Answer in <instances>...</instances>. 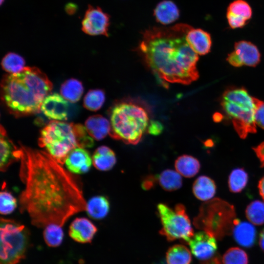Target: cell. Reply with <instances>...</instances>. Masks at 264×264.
<instances>
[{"mask_svg": "<svg viewBox=\"0 0 264 264\" xmlns=\"http://www.w3.org/2000/svg\"><path fill=\"white\" fill-rule=\"evenodd\" d=\"M165 264L164 263H163V262H161V263H160L159 264Z\"/></svg>", "mask_w": 264, "mask_h": 264, "instance_id": "47", "label": "cell"}, {"mask_svg": "<svg viewBox=\"0 0 264 264\" xmlns=\"http://www.w3.org/2000/svg\"><path fill=\"white\" fill-rule=\"evenodd\" d=\"M4 0H0V5H2Z\"/></svg>", "mask_w": 264, "mask_h": 264, "instance_id": "46", "label": "cell"}, {"mask_svg": "<svg viewBox=\"0 0 264 264\" xmlns=\"http://www.w3.org/2000/svg\"><path fill=\"white\" fill-rule=\"evenodd\" d=\"M188 244L199 262L210 259L217 253L216 239L204 231L194 234Z\"/></svg>", "mask_w": 264, "mask_h": 264, "instance_id": "12", "label": "cell"}, {"mask_svg": "<svg viewBox=\"0 0 264 264\" xmlns=\"http://www.w3.org/2000/svg\"><path fill=\"white\" fill-rule=\"evenodd\" d=\"M226 17L229 26L233 29L243 27L247 23V21L227 12Z\"/></svg>", "mask_w": 264, "mask_h": 264, "instance_id": "37", "label": "cell"}, {"mask_svg": "<svg viewBox=\"0 0 264 264\" xmlns=\"http://www.w3.org/2000/svg\"><path fill=\"white\" fill-rule=\"evenodd\" d=\"M245 213L246 218L253 224H264V202L259 200L251 202L247 206Z\"/></svg>", "mask_w": 264, "mask_h": 264, "instance_id": "29", "label": "cell"}, {"mask_svg": "<svg viewBox=\"0 0 264 264\" xmlns=\"http://www.w3.org/2000/svg\"><path fill=\"white\" fill-rule=\"evenodd\" d=\"M260 53L255 44L241 41L235 43L234 50L228 55L226 60L235 67L243 65L254 67L260 63Z\"/></svg>", "mask_w": 264, "mask_h": 264, "instance_id": "11", "label": "cell"}, {"mask_svg": "<svg viewBox=\"0 0 264 264\" xmlns=\"http://www.w3.org/2000/svg\"><path fill=\"white\" fill-rule=\"evenodd\" d=\"M256 99L243 87L228 88L221 96V106L242 139L245 138L250 133L257 132L255 120Z\"/></svg>", "mask_w": 264, "mask_h": 264, "instance_id": "6", "label": "cell"}, {"mask_svg": "<svg viewBox=\"0 0 264 264\" xmlns=\"http://www.w3.org/2000/svg\"><path fill=\"white\" fill-rule=\"evenodd\" d=\"M84 88L81 82L75 79H69L61 86L60 92L62 96L71 103L78 101L83 93Z\"/></svg>", "mask_w": 264, "mask_h": 264, "instance_id": "27", "label": "cell"}, {"mask_svg": "<svg viewBox=\"0 0 264 264\" xmlns=\"http://www.w3.org/2000/svg\"><path fill=\"white\" fill-rule=\"evenodd\" d=\"M85 127L89 135L96 140L104 139L110 130L109 120L101 115L89 117L85 122Z\"/></svg>", "mask_w": 264, "mask_h": 264, "instance_id": "20", "label": "cell"}, {"mask_svg": "<svg viewBox=\"0 0 264 264\" xmlns=\"http://www.w3.org/2000/svg\"><path fill=\"white\" fill-rule=\"evenodd\" d=\"M175 167L177 172L186 177H192L196 175L200 168L198 160L193 156L184 154L176 160Z\"/></svg>", "mask_w": 264, "mask_h": 264, "instance_id": "23", "label": "cell"}, {"mask_svg": "<svg viewBox=\"0 0 264 264\" xmlns=\"http://www.w3.org/2000/svg\"><path fill=\"white\" fill-rule=\"evenodd\" d=\"M248 181V174L243 168L234 169L231 171L228 177L229 189L232 193H240L246 187Z\"/></svg>", "mask_w": 264, "mask_h": 264, "instance_id": "28", "label": "cell"}, {"mask_svg": "<svg viewBox=\"0 0 264 264\" xmlns=\"http://www.w3.org/2000/svg\"><path fill=\"white\" fill-rule=\"evenodd\" d=\"M0 264H18L26 255L29 234L26 227L16 221L0 219Z\"/></svg>", "mask_w": 264, "mask_h": 264, "instance_id": "8", "label": "cell"}, {"mask_svg": "<svg viewBox=\"0 0 264 264\" xmlns=\"http://www.w3.org/2000/svg\"><path fill=\"white\" fill-rule=\"evenodd\" d=\"M77 8V6L73 3H67L65 6L66 12L69 15L74 14L76 12Z\"/></svg>", "mask_w": 264, "mask_h": 264, "instance_id": "42", "label": "cell"}, {"mask_svg": "<svg viewBox=\"0 0 264 264\" xmlns=\"http://www.w3.org/2000/svg\"><path fill=\"white\" fill-rule=\"evenodd\" d=\"M232 234L235 241L242 246L251 247L255 243L257 231L252 223L237 219Z\"/></svg>", "mask_w": 264, "mask_h": 264, "instance_id": "18", "label": "cell"}, {"mask_svg": "<svg viewBox=\"0 0 264 264\" xmlns=\"http://www.w3.org/2000/svg\"><path fill=\"white\" fill-rule=\"evenodd\" d=\"M52 88L51 81L39 68L24 67L19 72L3 77L1 99L8 111L15 116L31 115L39 112Z\"/></svg>", "mask_w": 264, "mask_h": 264, "instance_id": "3", "label": "cell"}, {"mask_svg": "<svg viewBox=\"0 0 264 264\" xmlns=\"http://www.w3.org/2000/svg\"><path fill=\"white\" fill-rule=\"evenodd\" d=\"M255 120L256 125L264 129V102L257 98Z\"/></svg>", "mask_w": 264, "mask_h": 264, "instance_id": "36", "label": "cell"}, {"mask_svg": "<svg viewBox=\"0 0 264 264\" xmlns=\"http://www.w3.org/2000/svg\"><path fill=\"white\" fill-rule=\"evenodd\" d=\"M258 187L259 194L262 198L264 200V176L260 179L258 182Z\"/></svg>", "mask_w": 264, "mask_h": 264, "instance_id": "43", "label": "cell"}, {"mask_svg": "<svg viewBox=\"0 0 264 264\" xmlns=\"http://www.w3.org/2000/svg\"><path fill=\"white\" fill-rule=\"evenodd\" d=\"M222 115L220 113H216L213 115V118L215 122H220L222 119Z\"/></svg>", "mask_w": 264, "mask_h": 264, "instance_id": "45", "label": "cell"}, {"mask_svg": "<svg viewBox=\"0 0 264 264\" xmlns=\"http://www.w3.org/2000/svg\"><path fill=\"white\" fill-rule=\"evenodd\" d=\"M6 131L0 126V169L5 171L10 165L16 161L20 160L21 148H17L7 136Z\"/></svg>", "mask_w": 264, "mask_h": 264, "instance_id": "16", "label": "cell"}, {"mask_svg": "<svg viewBox=\"0 0 264 264\" xmlns=\"http://www.w3.org/2000/svg\"><path fill=\"white\" fill-rule=\"evenodd\" d=\"M105 94L101 89H92L88 91L84 99V106L88 110L97 111L105 101Z\"/></svg>", "mask_w": 264, "mask_h": 264, "instance_id": "32", "label": "cell"}, {"mask_svg": "<svg viewBox=\"0 0 264 264\" xmlns=\"http://www.w3.org/2000/svg\"><path fill=\"white\" fill-rule=\"evenodd\" d=\"M97 231V227L89 220L77 218L70 225L69 235L78 242L88 243L91 242Z\"/></svg>", "mask_w": 264, "mask_h": 264, "instance_id": "14", "label": "cell"}, {"mask_svg": "<svg viewBox=\"0 0 264 264\" xmlns=\"http://www.w3.org/2000/svg\"><path fill=\"white\" fill-rule=\"evenodd\" d=\"M81 24L82 30L88 35L108 37L110 16L100 7L89 5Z\"/></svg>", "mask_w": 264, "mask_h": 264, "instance_id": "10", "label": "cell"}, {"mask_svg": "<svg viewBox=\"0 0 264 264\" xmlns=\"http://www.w3.org/2000/svg\"><path fill=\"white\" fill-rule=\"evenodd\" d=\"M17 206V201L12 195L6 191H2L0 195V212L2 215L12 213Z\"/></svg>", "mask_w": 264, "mask_h": 264, "instance_id": "35", "label": "cell"}, {"mask_svg": "<svg viewBox=\"0 0 264 264\" xmlns=\"http://www.w3.org/2000/svg\"><path fill=\"white\" fill-rule=\"evenodd\" d=\"M62 95L57 93L48 94L44 99L41 110L48 118L54 120L67 119L69 104Z\"/></svg>", "mask_w": 264, "mask_h": 264, "instance_id": "13", "label": "cell"}, {"mask_svg": "<svg viewBox=\"0 0 264 264\" xmlns=\"http://www.w3.org/2000/svg\"><path fill=\"white\" fill-rule=\"evenodd\" d=\"M260 162L261 167H264V141L252 148Z\"/></svg>", "mask_w": 264, "mask_h": 264, "instance_id": "40", "label": "cell"}, {"mask_svg": "<svg viewBox=\"0 0 264 264\" xmlns=\"http://www.w3.org/2000/svg\"><path fill=\"white\" fill-rule=\"evenodd\" d=\"M227 12L247 21L252 17V9L249 4L244 0H236L228 6Z\"/></svg>", "mask_w": 264, "mask_h": 264, "instance_id": "34", "label": "cell"}, {"mask_svg": "<svg viewBox=\"0 0 264 264\" xmlns=\"http://www.w3.org/2000/svg\"><path fill=\"white\" fill-rule=\"evenodd\" d=\"M199 264H224L222 258L220 254L217 252L214 256L210 259L200 262Z\"/></svg>", "mask_w": 264, "mask_h": 264, "instance_id": "41", "label": "cell"}, {"mask_svg": "<svg viewBox=\"0 0 264 264\" xmlns=\"http://www.w3.org/2000/svg\"><path fill=\"white\" fill-rule=\"evenodd\" d=\"M167 264H190L192 256L189 249L182 244L170 247L166 255Z\"/></svg>", "mask_w": 264, "mask_h": 264, "instance_id": "25", "label": "cell"}, {"mask_svg": "<svg viewBox=\"0 0 264 264\" xmlns=\"http://www.w3.org/2000/svg\"><path fill=\"white\" fill-rule=\"evenodd\" d=\"M92 162L88 152L83 148L78 147L70 152L65 163L69 171L82 174L88 171Z\"/></svg>", "mask_w": 264, "mask_h": 264, "instance_id": "15", "label": "cell"}, {"mask_svg": "<svg viewBox=\"0 0 264 264\" xmlns=\"http://www.w3.org/2000/svg\"><path fill=\"white\" fill-rule=\"evenodd\" d=\"M110 210V202L106 197L97 196L90 198L87 203L86 211L88 216L95 220L104 218Z\"/></svg>", "mask_w": 264, "mask_h": 264, "instance_id": "24", "label": "cell"}, {"mask_svg": "<svg viewBox=\"0 0 264 264\" xmlns=\"http://www.w3.org/2000/svg\"><path fill=\"white\" fill-rule=\"evenodd\" d=\"M92 160L94 166L98 170L103 171L112 169L116 162L114 152L106 146H101L96 149Z\"/></svg>", "mask_w": 264, "mask_h": 264, "instance_id": "22", "label": "cell"}, {"mask_svg": "<svg viewBox=\"0 0 264 264\" xmlns=\"http://www.w3.org/2000/svg\"><path fill=\"white\" fill-rule=\"evenodd\" d=\"M163 129L164 127L160 122L152 120L149 123L147 132L152 135H157L162 132Z\"/></svg>", "mask_w": 264, "mask_h": 264, "instance_id": "38", "label": "cell"}, {"mask_svg": "<svg viewBox=\"0 0 264 264\" xmlns=\"http://www.w3.org/2000/svg\"><path fill=\"white\" fill-rule=\"evenodd\" d=\"M154 16L157 22L167 25L176 22L179 17V10L175 2L170 0L159 2L154 10Z\"/></svg>", "mask_w": 264, "mask_h": 264, "instance_id": "19", "label": "cell"}, {"mask_svg": "<svg viewBox=\"0 0 264 264\" xmlns=\"http://www.w3.org/2000/svg\"><path fill=\"white\" fill-rule=\"evenodd\" d=\"M157 181L161 187L166 191H174L181 188L182 180L177 172L167 169L157 176Z\"/></svg>", "mask_w": 264, "mask_h": 264, "instance_id": "26", "label": "cell"}, {"mask_svg": "<svg viewBox=\"0 0 264 264\" xmlns=\"http://www.w3.org/2000/svg\"><path fill=\"white\" fill-rule=\"evenodd\" d=\"M217 187L214 181L210 177L201 176L193 183L192 191L195 196L202 201L212 198L216 193Z\"/></svg>", "mask_w": 264, "mask_h": 264, "instance_id": "21", "label": "cell"}, {"mask_svg": "<svg viewBox=\"0 0 264 264\" xmlns=\"http://www.w3.org/2000/svg\"><path fill=\"white\" fill-rule=\"evenodd\" d=\"M20 177L24 188L20 211L39 228L62 226L74 214L86 210L82 190L74 177L46 152L21 145Z\"/></svg>", "mask_w": 264, "mask_h": 264, "instance_id": "1", "label": "cell"}, {"mask_svg": "<svg viewBox=\"0 0 264 264\" xmlns=\"http://www.w3.org/2000/svg\"><path fill=\"white\" fill-rule=\"evenodd\" d=\"M157 209L162 224L160 234L168 241L179 240L188 244L194 234L185 206L178 203L171 208L159 203Z\"/></svg>", "mask_w": 264, "mask_h": 264, "instance_id": "9", "label": "cell"}, {"mask_svg": "<svg viewBox=\"0 0 264 264\" xmlns=\"http://www.w3.org/2000/svg\"><path fill=\"white\" fill-rule=\"evenodd\" d=\"M39 145L63 165L71 151L93 146V138L86 128L79 124L51 121L41 131Z\"/></svg>", "mask_w": 264, "mask_h": 264, "instance_id": "5", "label": "cell"}, {"mask_svg": "<svg viewBox=\"0 0 264 264\" xmlns=\"http://www.w3.org/2000/svg\"><path fill=\"white\" fill-rule=\"evenodd\" d=\"M44 240L49 247L59 246L63 240L64 232L62 226L51 224L44 227L43 232Z\"/></svg>", "mask_w": 264, "mask_h": 264, "instance_id": "31", "label": "cell"}, {"mask_svg": "<svg viewBox=\"0 0 264 264\" xmlns=\"http://www.w3.org/2000/svg\"><path fill=\"white\" fill-rule=\"evenodd\" d=\"M237 220L234 206L222 199L215 198L200 206L193 223L197 229L221 240L232 233Z\"/></svg>", "mask_w": 264, "mask_h": 264, "instance_id": "7", "label": "cell"}, {"mask_svg": "<svg viewBox=\"0 0 264 264\" xmlns=\"http://www.w3.org/2000/svg\"><path fill=\"white\" fill-rule=\"evenodd\" d=\"M224 264H248L247 253L242 249L233 247L228 249L222 257Z\"/></svg>", "mask_w": 264, "mask_h": 264, "instance_id": "33", "label": "cell"}, {"mask_svg": "<svg viewBox=\"0 0 264 264\" xmlns=\"http://www.w3.org/2000/svg\"><path fill=\"white\" fill-rule=\"evenodd\" d=\"M259 244L261 249L264 251V228L262 230L259 234Z\"/></svg>", "mask_w": 264, "mask_h": 264, "instance_id": "44", "label": "cell"}, {"mask_svg": "<svg viewBox=\"0 0 264 264\" xmlns=\"http://www.w3.org/2000/svg\"><path fill=\"white\" fill-rule=\"evenodd\" d=\"M157 181V176L149 175L146 176L142 181L141 187L144 190H150L154 187Z\"/></svg>", "mask_w": 264, "mask_h": 264, "instance_id": "39", "label": "cell"}, {"mask_svg": "<svg viewBox=\"0 0 264 264\" xmlns=\"http://www.w3.org/2000/svg\"><path fill=\"white\" fill-rule=\"evenodd\" d=\"M1 65L5 71L10 74L15 73L24 68L25 61L20 55L14 52H9L3 58Z\"/></svg>", "mask_w": 264, "mask_h": 264, "instance_id": "30", "label": "cell"}, {"mask_svg": "<svg viewBox=\"0 0 264 264\" xmlns=\"http://www.w3.org/2000/svg\"><path fill=\"white\" fill-rule=\"evenodd\" d=\"M191 28L180 23L168 28L152 27L143 33L138 51L164 87L169 83L189 85L199 77L198 54L185 39Z\"/></svg>", "mask_w": 264, "mask_h": 264, "instance_id": "2", "label": "cell"}, {"mask_svg": "<svg viewBox=\"0 0 264 264\" xmlns=\"http://www.w3.org/2000/svg\"><path fill=\"white\" fill-rule=\"evenodd\" d=\"M150 110L143 102L130 98L116 102L110 111L109 135L127 144L141 140L149 124Z\"/></svg>", "mask_w": 264, "mask_h": 264, "instance_id": "4", "label": "cell"}, {"mask_svg": "<svg viewBox=\"0 0 264 264\" xmlns=\"http://www.w3.org/2000/svg\"><path fill=\"white\" fill-rule=\"evenodd\" d=\"M185 39L192 49L198 55H204L211 50L212 40L210 34L200 28H191Z\"/></svg>", "mask_w": 264, "mask_h": 264, "instance_id": "17", "label": "cell"}]
</instances>
